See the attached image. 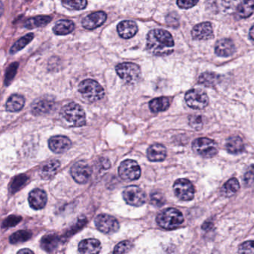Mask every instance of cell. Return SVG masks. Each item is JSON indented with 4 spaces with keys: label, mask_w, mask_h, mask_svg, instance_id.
Segmentation results:
<instances>
[{
    "label": "cell",
    "mask_w": 254,
    "mask_h": 254,
    "mask_svg": "<svg viewBox=\"0 0 254 254\" xmlns=\"http://www.w3.org/2000/svg\"><path fill=\"white\" fill-rule=\"evenodd\" d=\"M174 42L169 31L154 29L149 31L146 38V49L155 56H167L174 51Z\"/></svg>",
    "instance_id": "cell-1"
},
{
    "label": "cell",
    "mask_w": 254,
    "mask_h": 254,
    "mask_svg": "<svg viewBox=\"0 0 254 254\" xmlns=\"http://www.w3.org/2000/svg\"><path fill=\"white\" fill-rule=\"evenodd\" d=\"M61 116L72 126L81 127L86 123V116L83 108L76 103L65 105L61 110Z\"/></svg>",
    "instance_id": "cell-2"
},
{
    "label": "cell",
    "mask_w": 254,
    "mask_h": 254,
    "mask_svg": "<svg viewBox=\"0 0 254 254\" xmlns=\"http://www.w3.org/2000/svg\"><path fill=\"white\" fill-rule=\"evenodd\" d=\"M157 222L161 228L173 230L178 228L184 222V216L181 211L174 208H168L161 211L157 216Z\"/></svg>",
    "instance_id": "cell-3"
},
{
    "label": "cell",
    "mask_w": 254,
    "mask_h": 254,
    "mask_svg": "<svg viewBox=\"0 0 254 254\" xmlns=\"http://www.w3.org/2000/svg\"><path fill=\"white\" fill-rule=\"evenodd\" d=\"M79 91L85 100L91 103L102 100L105 96L103 87L96 80L89 79L83 80L79 84Z\"/></svg>",
    "instance_id": "cell-4"
},
{
    "label": "cell",
    "mask_w": 254,
    "mask_h": 254,
    "mask_svg": "<svg viewBox=\"0 0 254 254\" xmlns=\"http://www.w3.org/2000/svg\"><path fill=\"white\" fill-rule=\"evenodd\" d=\"M116 71L119 78L129 84L137 83L141 77L140 66L133 62L120 63L116 66Z\"/></svg>",
    "instance_id": "cell-5"
},
{
    "label": "cell",
    "mask_w": 254,
    "mask_h": 254,
    "mask_svg": "<svg viewBox=\"0 0 254 254\" xmlns=\"http://www.w3.org/2000/svg\"><path fill=\"white\" fill-rule=\"evenodd\" d=\"M119 176L127 181H133L139 179L141 176V169L137 161L127 159L123 161L119 165Z\"/></svg>",
    "instance_id": "cell-6"
},
{
    "label": "cell",
    "mask_w": 254,
    "mask_h": 254,
    "mask_svg": "<svg viewBox=\"0 0 254 254\" xmlns=\"http://www.w3.org/2000/svg\"><path fill=\"white\" fill-rule=\"evenodd\" d=\"M192 150L202 157H213L218 153L217 145L213 140L207 137H200L192 143Z\"/></svg>",
    "instance_id": "cell-7"
},
{
    "label": "cell",
    "mask_w": 254,
    "mask_h": 254,
    "mask_svg": "<svg viewBox=\"0 0 254 254\" xmlns=\"http://www.w3.org/2000/svg\"><path fill=\"white\" fill-rule=\"evenodd\" d=\"M123 198L129 205L140 207L146 201V193L137 186H128L123 193Z\"/></svg>",
    "instance_id": "cell-8"
},
{
    "label": "cell",
    "mask_w": 254,
    "mask_h": 254,
    "mask_svg": "<svg viewBox=\"0 0 254 254\" xmlns=\"http://www.w3.org/2000/svg\"><path fill=\"white\" fill-rule=\"evenodd\" d=\"M187 105L191 109H203L208 106L209 98L207 94L200 89H191L185 95Z\"/></svg>",
    "instance_id": "cell-9"
},
{
    "label": "cell",
    "mask_w": 254,
    "mask_h": 254,
    "mask_svg": "<svg viewBox=\"0 0 254 254\" xmlns=\"http://www.w3.org/2000/svg\"><path fill=\"white\" fill-rule=\"evenodd\" d=\"M173 189L176 196L182 201H190L195 195V187L189 180L184 178L177 180Z\"/></svg>",
    "instance_id": "cell-10"
},
{
    "label": "cell",
    "mask_w": 254,
    "mask_h": 254,
    "mask_svg": "<svg viewBox=\"0 0 254 254\" xmlns=\"http://www.w3.org/2000/svg\"><path fill=\"white\" fill-rule=\"evenodd\" d=\"M96 228L101 232L106 234H112L117 232L119 224L114 217L107 214H100L95 220Z\"/></svg>",
    "instance_id": "cell-11"
},
{
    "label": "cell",
    "mask_w": 254,
    "mask_h": 254,
    "mask_svg": "<svg viewBox=\"0 0 254 254\" xmlns=\"http://www.w3.org/2000/svg\"><path fill=\"white\" fill-rule=\"evenodd\" d=\"M72 178L79 184H86L93 174V169L87 163L79 161L71 168Z\"/></svg>",
    "instance_id": "cell-12"
},
{
    "label": "cell",
    "mask_w": 254,
    "mask_h": 254,
    "mask_svg": "<svg viewBox=\"0 0 254 254\" xmlns=\"http://www.w3.org/2000/svg\"><path fill=\"white\" fill-rule=\"evenodd\" d=\"M237 0H207V9L212 14H227L236 5Z\"/></svg>",
    "instance_id": "cell-13"
},
{
    "label": "cell",
    "mask_w": 254,
    "mask_h": 254,
    "mask_svg": "<svg viewBox=\"0 0 254 254\" xmlns=\"http://www.w3.org/2000/svg\"><path fill=\"white\" fill-rule=\"evenodd\" d=\"M191 37L195 40H208L214 38L213 29L211 22L198 24L191 30Z\"/></svg>",
    "instance_id": "cell-14"
},
{
    "label": "cell",
    "mask_w": 254,
    "mask_h": 254,
    "mask_svg": "<svg viewBox=\"0 0 254 254\" xmlns=\"http://www.w3.org/2000/svg\"><path fill=\"white\" fill-rule=\"evenodd\" d=\"M49 149L57 154L65 153L72 147V142L67 137L53 136L49 140Z\"/></svg>",
    "instance_id": "cell-15"
},
{
    "label": "cell",
    "mask_w": 254,
    "mask_h": 254,
    "mask_svg": "<svg viewBox=\"0 0 254 254\" xmlns=\"http://www.w3.org/2000/svg\"><path fill=\"white\" fill-rule=\"evenodd\" d=\"M107 20V14L103 11H98L86 16L82 20V25L87 30H93L101 26Z\"/></svg>",
    "instance_id": "cell-16"
},
{
    "label": "cell",
    "mask_w": 254,
    "mask_h": 254,
    "mask_svg": "<svg viewBox=\"0 0 254 254\" xmlns=\"http://www.w3.org/2000/svg\"><path fill=\"white\" fill-rule=\"evenodd\" d=\"M28 202L33 209H42L47 202V195L43 190L35 189L28 195Z\"/></svg>",
    "instance_id": "cell-17"
},
{
    "label": "cell",
    "mask_w": 254,
    "mask_h": 254,
    "mask_svg": "<svg viewBox=\"0 0 254 254\" xmlns=\"http://www.w3.org/2000/svg\"><path fill=\"white\" fill-rule=\"evenodd\" d=\"M117 31L121 38L130 39L137 33L138 26L133 21L125 20L117 25Z\"/></svg>",
    "instance_id": "cell-18"
},
{
    "label": "cell",
    "mask_w": 254,
    "mask_h": 254,
    "mask_svg": "<svg viewBox=\"0 0 254 254\" xmlns=\"http://www.w3.org/2000/svg\"><path fill=\"white\" fill-rule=\"evenodd\" d=\"M102 249L100 242L96 239H86L79 243V254H99Z\"/></svg>",
    "instance_id": "cell-19"
},
{
    "label": "cell",
    "mask_w": 254,
    "mask_h": 254,
    "mask_svg": "<svg viewBox=\"0 0 254 254\" xmlns=\"http://www.w3.org/2000/svg\"><path fill=\"white\" fill-rule=\"evenodd\" d=\"M235 51V45L231 39H221L215 44V52L218 56L230 57Z\"/></svg>",
    "instance_id": "cell-20"
},
{
    "label": "cell",
    "mask_w": 254,
    "mask_h": 254,
    "mask_svg": "<svg viewBox=\"0 0 254 254\" xmlns=\"http://www.w3.org/2000/svg\"><path fill=\"white\" fill-rule=\"evenodd\" d=\"M167 149L162 144H153L147 150V157L149 161L157 162L163 161L167 157Z\"/></svg>",
    "instance_id": "cell-21"
},
{
    "label": "cell",
    "mask_w": 254,
    "mask_h": 254,
    "mask_svg": "<svg viewBox=\"0 0 254 254\" xmlns=\"http://www.w3.org/2000/svg\"><path fill=\"white\" fill-rule=\"evenodd\" d=\"M61 167V163L58 160H51L46 164H44L40 168V176L42 179L48 180L52 178L56 174L58 169Z\"/></svg>",
    "instance_id": "cell-22"
},
{
    "label": "cell",
    "mask_w": 254,
    "mask_h": 254,
    "mask_svg": "<svg viewBox=\"0 0 254 254\" xmlns=\"http://www.w3.org/2000/svg\"><path fill=\"white\" fill-rule=\"evenodd\" d=\"M24 105H25V98L23 96L18 94H14L10 96L9 98L7 100L5 107L8 112L16 113L18 111H21L23 108Z\"/></svg>",
    "instance_id": "cell-23"
},
{
    "label": "cell",
    "mask_w": 254,
    "mask_h": 254,
    "mask_svg": "<svg viewBox=\"0 0 254 254\" xmlns=\"http://www.w3.org/2000/svg\"><path fill=\"white\" fill-rule=\"evenodd\" d=\"M227 149L232 154H238L242 153L245 150L243 140L238 136H232L227 140Z\"/></svg>",
    "instance_id": "cell-24"
},
{
    "label": "cell",
    "mask_w": 254,
    "mask_h": 254,
    "mask_svg": "<svg viewBox=\"0 0 254 254\" xmlns=\"http://www.w3.org/2000/svg\"><path fill=\"white\" fill-rule=\"evenodd\" d=\"M254 11V0H243L237 7L236 15L241 19L249 18Z\"/></svg>",
    "instance_id": "cell-25"
},
{
    "label": "cell",
    "mask_w": 254,
    "mask_h": 254,
    "mask_svg": "<svg viewBox=\"0 0 254 254\" xmlns=\"http://www.w3.org/2000/svg\"><path fill=\"white\" fill-rule=\"evenodd\" d=\"M75 25L73 22L68 20L58 21L53 28L54 33L57 35H66L73 31Z\"/></svg>",
    "instance_id": "cell-26"
},
{
    "label": "cell",
    "mask_w": 254,
    "mask_h": 254,
    "mask_svg": "<svg viewBox=\"0 0 254 254\" xmlns=\"http://www.w3.org/2000/svg\"><path fill=\"white\" fill-rule=\"evenodd\" d=\"M170 106L169 98L167 97H160L153 99L149 103V107L151 112L154 113H160L169 109Z\"/></svg>",
    "instance_id": "cell-27"
},
{
    "label": "cell",
    "mask_w": 254,
    "mask_h": 254,
    "mask_svg": "<svg viewBox=\"0 0 254 254\" xmlns=\"http://www.w3.org/2000/svg\"><path fill=\"white\" fill-rule=\"evenodd\" d=\"M59 243V238L56 234H48L41 240V247L47 252H52L56 249Z\"/></svg>",
    "instance_id": "cell-28"
},
{
    "label": "cell",
    "mask_w": 254,
    "mask_h": 254,
    "mask_svg": "<svg viewBox=\"0 0 254 254\" xmlns=\"http://www.w3.org/2000/svg\"><path fill=\"white\" fill-rule=\"evenodd\" d=\"M52 20V18L48 16H38L36 18H31L25 22V28L28 29H34L35 28L45 26Z\"/></svg>",
    "instance_id": "cell-29"
},
{
    "label": "cell",
    "mask_w": 254,
    "mask_h": 254,
    "mask_svg": "<svg viewBox=\"0 0 254 254\" xmlns=\"http://www.w3.org/2000/svg\"><path fill=\"white\" fill-rule=\"evenodd\" d=\"M53 106V102L41 99L39 101L34 103L32 112L35 115L46 114L49 113V111L52 110Z\"/></svg>",
    "instance_id": "cell-30"
},
{
    "label": "cell",
    "mask_w": 254,
    "mask_h": 254,
    "mask_svg": "<svg viewBox=\"0 0 254 254\" xmlns=\"http://www.w3.org/2000/svg\"><path fill=\"white\" fill-rule=\"evenodd\" d=\"M240 188V184L236 178H233L225 183L221 189V193L226 197H231L235 195Z\"/></svg>",
    "instance_id": "cell-31"
},
{
    "label": "cell",
    "mask_w": 254,
    "mask_h": 254,
    "mask_svg": "<svg viewBox=\"0 0 254 254\" xmlns=\"http://www.w3.org/2000/svg\"><path fill=\"white\" fill-rule=\"evenodd\" d=\"M220 78L218 75L212 72H205L200 75L198 83L207 87H212L218 84Z\"/></svg>",
    "instance_id": "cell-32"
},
{
    "label": "cell",
    "mask_w": 254,
    "mask_h": 254,
    "mask_svg": "<svg viewBox=\"0 0 254 254\" xmlns=\"http://www.w3.org/2000/svg\"><path fill=\"white\" fill-rule=\"evenodd\" d=\"M33 39V34H28V35H25V37H22V38H21L19 40L17 41V42L14 44V45L11 47L10 53L14 55V54H16L17 52L22 50V49L25 48Z\"/></svg>",
    "instance_id": "cell-33"
},
{
    "label": "cell",
    "mask_w": 254,
    "mask_h": 254,
    "mask_svg": "<svg viewBox=\"0 0 254 254\" xmlns=\"http://www.w3.org/2000/svg\"><path fill=\"white\" fill-rule=\"evenodd\" d=\"M64 6L72 11L85 9L87 5L86 0H62Z\"/></svg>",
    "instance_id": "cell-34"
},
{
    "label": "cell",
    "mask_w": 254,
    "mask_h": 254,
    "mask_svg": "<svg viewBox=\"0 0 254 254\" xmlns=\"http://www.w3.org/2000/svg\"><path fill=\"white\" fill-rule=\"evenodd\" d=\"M32 232L28 231H19L10 236V242L12 244L21 243L28 240L32 236Z\"/></svg>",
    "instance_id": "cell-35"
},
{
    "label": "cell",
    "mask_w": 254,
    "mask_h": 254,
    "mask_svg": "<svg viewBox=\"0 0 254 254\" xmlns=\"http://www.w3.org/2000/svg\"><path fill=\"white\" fill-rule=\"evenodd\" d=\"M28 180V177L25 176H19L14 178V179L11 181V184L10 186V191L11 194H15L18 190H21L23 185H25Z\"/></svg>",
    "instance_id": "cell-36"
},
{
    "label": "cell",
    "mask_w": 254,
    "mask_h": 254,
    "mask_svg": "<svg viewBox=\"0 0 254 254\" xmlns=\"http://www.w3.org/2000/svg\"><path fill=\"white\" fill-rule=\"evenodd\" d=\"M132 248V243L129 241H123L117 244L113 250V254H124L130 251Z\"/></svg>",
    "instance_id": "cell-37"
},
{
    "label": "cell",
    "mask_w": 254,
    "mask_h": 254,
    "mask_svg": "<svg viewBox=\"0 0 254 254\" xmlns=\"http://www.w3.org/2000/svg\"><path fill=\"white\" fill-rule=\"evenodd\" d=\"M151 203L155 207H162L166 203L165 197L161 193H153L151 195Z\"/></svg>",
    "instance_id": "cell-38"
},
{
    "label": "cell",
    "mask_w": 254,
    "mask_h": 254,
    "mask_svg": "<svg viewBox=\"0 0 254 254\" xmlns=\"http://www.w3.org/2000/svg\"><path fill=\"white\" fill-rule=\"evenodd\" d=\"M239 254H254V242L248 241L244 242L238 248Z\"/></svg>",
    "instance_id": "cell-39"
},
{
    "label": "cell",
    "mask_w": 254,
    "mask_h": 254,
    "mask_svg": "<svg viewBox=\"0 0 254 254\" xmlns=\"http://www.w3.org/2000/svg\"><path fill=\"white\" fill-rule=\"evenodd\" d=\"M244 182L248 187L252 185L254 183V165H251L245 173L244 176Z\"/></svg>",
    "instance_id": "cell-40"
},
{
    "label": "cell",
    "mask_w": 254,
    "mask_h": 254,
    "mask_svg": "<svg viewBox=\"0 0 254 254\" xmlns=\"http://www.w3.org/2000/svg\"><path fill=\"white\" fill-rule=\"evenodd\" d=\"M199 0H177V4L183 9H189L197 5Z\"/></svg>",
    "instance_id": "cell-41"
},
{
    "label": "cell",
    "mask_w": 254,
    "mask_h": 254,
    "mask_svg": "<svg viewBox=\"0 0 254 254\" xmlns=\"http://www.w3.org/2000/svg\"><path fill=\"white\" fill-rule=\"evenodd\" d=\"M21 217L15 216V215H11L5 218V221L2 223L3 228H9V227L15 226L17 224L19 223L21 221Z\"/></svg>",
    "instance_id": "cell-42"
},
{
    "label": "cell",
    "mask_w": 254,
    "mask_h": 254,
    "mask_svg": "<svg viewBox=\"0 0 254 254\" xmlns=\"http://www.w3.org/2000/svg\"><path fill=\"white\" fill-rule=\"evenodd\" d=\"M190 124L192 126V128L200 130L203 125L202 117L200 116H190Z\"/></svg>",
    "instance_id": "cell-43"
},
{
    "label": "cell",
    "mask_w": 254,
    "mask_h": 254,
    "mask_svg": "<svg viewBox=\"0 0 254 254\" xmlns=\"http://www.w3.org/2000/svg\"><path fill=\"white\" fill-rule=\"evenodd\" d=\"M18 64L17 62H14L13 64L8 67V70H7L6 75H5V83L8 82V80H12L14 78V75H16L17 69H18Z\"/></svg>",
    "instance_id": "cell-44"
},
{
    "label": "cell",
    "mask_w": 254,
    "mask_h": 254,
    "mask_svg": "<svg viewBox=\"0 0 254 254\" xmlns=\"http://www.w3.org/2000/svg\"><path fill=\"white\" fill-rule=\"evenodd\" d=\"M18 254H35L33 252H32L31 250L27 249V248H25V249L21 250L18 253Z\"/></svg>",
    "instance_id": "cell-45"
},
{
    "label": "cell",
    "mask_w": 254,
    "mask_h": 254,
    "mask_svg": "<svg viewBox=\"0 0 254 254\" xmlns=\"http://www.w3.org/2000/svg\"><path fill=\"white\" fill-rule=\"evenodd\" d=\"M249 35L251 39L254 40V25L251 28V30H250Z\"/></svg>",
    "instance_id": "cell-46"
},
{
    "label": "cell",
    "mask_w": 254,
    "mask_h": 254,
    "mask_svg": "<svg viewBox=\"0 0 254 254\" xmlns=\"http://www.w3.org/2000/svg\"><path fill=\"white\" fill-rule=\"evenodd\" d=\"M212 223H208V222H207V223H204V225H203V229L208 230L209 228H212Z\"/></svg>",
    "instance_id": "cell-47"
}]
</instances>
